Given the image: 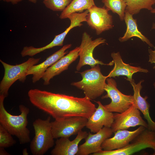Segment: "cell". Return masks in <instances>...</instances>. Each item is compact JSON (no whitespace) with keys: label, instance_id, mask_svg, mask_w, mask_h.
<instances>
[{"label":"cell","instance_id":"cell-12","mask_svg":"<svg viewBox=\"0 0 155 155\" xmlns=\"http://www.w3.org/2000/svg\"><path fill=\"white\" fill-rule=\"evenodd\" d=\"M113 133L111 127H105L95 134L89 132L85 139V142L79 146L76 155H88L101 150L102 144Z\"/></svg>","mask_w":155,"mask_h":155},{"label":"cell","instance_id":"cell-14","mask_svg":"<svg viewBox=\"0 0 155 155\" xmlns=\"http://www.w3.org/2000/svg\"><path fill=\"white\" fill-rule=\"evenodd\" d=\"M92 114L88 119L86 127L91 132L96 133L104 127H111L114 121V114L107 110L100 101Z\"/></svg>","mask_w":155,"mask_h":155},{"label":"cell","instance_id":"cell-33","mask_svg":"<svg viewBox=\"0 0 155 155\" xmlns=\"http://www.w3.org/2000/svg\"><path fill=\"white\" fill-rule=\"evenodd\" d=\"M152 0L154 2V3L155 4V0Z\"/></svg>","mask_w":155,"mask_h":155},{"label":"cell","instance_id":"cell-26","mask_svg":"<svg viewBox=\"0 0 155 155\" xmlns=\"http://www.w3.org/2000/svg\"><path fill=\"white\" fill-rule=\"evenodd\" d=\"M154 50H152L151 48H149L148 49V52L149 54V59L148 61L151 63H154L155 64V46H154ZM155 69V65L153 67Z\"/></svg>","mask_w":155,"mask_h":155},{"label":"cell","instance_id":"cell-11","mask_svg":"<svg viewBox=\"0 0 155 155\" xmlns=\"http://www.w3.org/2000/svg\"><path fill=\"white\" fill-rule=\"evenodd\" d=\"M88 10L86 22L91 28L95 30L97 34L113 28V16L104 6L99 7L95 5Z\"/></svg>","mask_w":155,"mask_h":155},{"label":"cell","instance_id":"cell-9","mask_svg":"<svg viewBox=\"0 0 155 155\" xmlns=\"http://www.w3.org/2000/svg\"><path fill=\"white\" fill-rule=\"evenodd\" d=\"M88 119L82 117H74L51 122L52 131L54 139L69 137L77 134L86 127Z\"/></svg>","mask_w":155,"mask_h":155},{"label":"cell","instance_id":"cell-20","mask_svg":"<svg viewBox=\"0 0 155 155\" xmlns=\"http://www.w3.org/2000/svg\"><path fill=\"white\" fill-rule=\"evenodd\" d=\"M133 16L125 10L124 20L127 26V29L123 36L119 38V41L123 42L133 37H136L146 43L150 47H154L150 40L138 30L137 20L134 19Z\"/></svg>","mask_w":155,"mask_h":155},{"label":"cell","instance_id":"cell-7","mask_svg":"<svg viewBox=\"0 0 155 155\" xmlns=\"http://www.w3.org/2000/svg\"><path fill=\"white\" fill-rule=\"evenodd\" d=\"M106 85L104 90L106 94L102 96V99L110 98L111 102L104 105V108L111 112L122 113L129 108L133 103V96L123 94L117 88L115 81L111 78H108Z\"/></svg>","mask_w":155,"mask_h":155},{"label":"cell","instance_id":"cell-5","mask_svg":"<svg viewBox=\"0 0 155 155\" xmlns=\"http://www.w3.org/2000/svg\"><path fill=\"white\" fill-rule=\"evenodd\" d=\"M40 59V58L30 57L25 62L15 65L7 64L0 59L4 68V74L0 83V95L7 97L9 88L17 80L24 82L28 70L38 63Z\"/></svg>","mask_w":155,"mask_h":155},{"label":"cell","instance_id":"cell-4","mask_svg":"<svg viewBox=\"0 0 155 155\" xmlns=\"http://www.w3.org/2000/svg\"><path fill=\"white\" fill-rule=\"evenodd\" d=\"M51 119L49 116L45 120L38 119L33 122L35 135L30 145L32 154L43 155L54 145Z\"/></svg>","mask_w":155,"mask_h":155},{"label":"cell","instance_id":"cell-2","mask_svg":"<svg viewBox=\"0 0 155 155\" xmlns=\"http://www.w3.org/2000/svg\"><path fill=\"white\" fill-rule=\"evenodd\" d=\"M5 98L4 96L0 95V124L12 135L16 136L20 144L30 142V131L27 127L29 109L23 105H20L19 109L20 114L18 115H12L5 108L4 101Z\"/></svg>","mask_w":155,"mask_h":155},{"label":"cell","instance_id":"cell-19","mask_svg":"<svg viewBox=\"0 0 155 155\" xmlns=\"http://www.w3.org/2000/svg\"><path fill=\"white\" fill-rule=\"evenodd\" d=\"M143 80L140 81L136 84L133 79L129 81L132 86L134 91L133 95L134 98L133 103L136 107L143 113L144 117L147 120L148 125V129L155 131V122L151 118L150 114V105L147 101L148 98L147 96L144 97H142L140 93L142 88L141 83Z\"/></svg>","mask_w":155,"mask_h":155},{"label":"cell","instance_id":"cell-17","mask_svg":"<svg viewBox=\"0 0 155 155\" xmlns=\"http://www.w3.org/2000/svg\"><path fill=\"white\" fill-rule=\"evenodd\" d=\"M71 46V44L64 45L59 50L48 57L41 63L32 66L27 73V76L32 75L33 83H35L42 77L47 69L67 53L66 51Z\"/></svg>","mask_w":155,"mask_h":155},{"label":"cell","instance_id":"cell-28","mask_svg":"<svg viewBox=\"0 0 155 155\" xmlns=\"http://www.w3.org/2000/svg\"><path fill=\"white\" fill-rule=\"evenodd\" d=\"M4 148L0 147V155H10L4 149Z\"/></svg>","mask_w":155,"mask_h":155},{"label":"cell","instance_id":"cell-29","mask_svg":"<svg viewBox=\"0 0 155 155\" xmlns=\"http://www.w3.org/2000/svg\"><path fill=\"white\" fill-rule=\"evenodd\" d=\"M150 12L152 13H155V8H153V9L150 11ZM152 29L155 30V23L153 22L152 24Z\"/></svg>","mask_w":155,"mask_h":155},{"label":"cell","instance_id":"cell-15","mask_svg":"<svg viewBox=\"0 0 155 155\" xmlns=\"http://www.w3.org/2000/svg\"><path fill=\"white\" fill-rule=\"evenodd\" d=\"M79 47H76L48 68L45 72L42 78L45 85L50 84V80L65 70L79 57Z\"/></svg>","mask_w":155,"mask_h":155},{"label":"cell","instance_id":"cell-25","mask_svg":"<svg viewBox=\"0 0 155 155\" xmlns=\"http://www.w3.org/2000/svg\"><path fill=\"white\" fill-rule=\"evenodd\" d=\"M12 135L0 124V147L8 148L16 142Z\"/></svg>","mask_w":155,"mask_h":155},{"label":"cell","instance_id":"cell-22","mask_svg":"<svg viewBox=\"0 0 155 155\" xmlns=\"http://www.w3.org/2000/svg\"><path fill=\"white\" fill-rule=\"evenodd\" d=\"M126 7L125 11L133 15L139 13L142 9L150 11L155 4L152 0H124Z\"/></svg>","mask_w":155,"mask_h":155},{"label":"cell","instance_id":"cell-18","mask_svg":"<svg viewBox=\"0 0 155 155\" xmlns=\"http://www.w3.org/2000/svg\"><path fill=\"white\" fill-rule=\"evenodd\" d=\"M111 55L115 65L113 69L107 76L108 78H115L119 76H125L127 77L126 79L130 81L133 80L132 76L134 73L138 72L145 73L148 72L147 69L140 67L131 66L129 64L124 63L119 52H113Z\"/></svg>","mask_w":155,"mask_h":155},{"label":"cell","instance_id":"cell-23","mask_svg":"<svg viewBox=\"0 0 155 155\" xmlns=\"http://www.w3.org/2000/svg\"><path fill=\"white\" fill-rule=\"evenodd\" d=\"M102 2L108 11L117 14L121 21L124 20L126 5L124 0H102Z\"/></svg>","mask_w":155,"mask_h":155},{"label":"cell","instance_id":"cell-3","mask_svg":"<svg viewBox=\"0 0 155 155\" xmlns=\"http://www.w3.org/2000/svg\"><path fill=\"white\" fill-rule=\"evenodd\" d=\"M77 72L80 73L82 79L72 82L71 85L82 90L85 96L91 100L96 98L103 94L108 77L102 73L99 64L82 72Z\"/></svg>","mask_w":155,"mask_h":155},{"label":"cell","instance_id":"cell-1","mask_svg":"<svg viewBox=\"0 0 155 155\" xmlns=\"http://www.w3.org/2000/svg\"><path fill=\"white\" fill-rule=\"evenodd\" d=\"M28 94L33 105L56 120L74 117L88 119L96 108L86 96L77 97L37 89L30 90Z\"/></svg>","mask_w":155,"mask_h":155},{"label":"cell","instance_id":"cell-13","mask_svg":"<svg viewBox=\"0 0 155 155\" xmlns=\"http://www.w3.org/2000/svg\"><path fill=\"white\" fill-rule=\"evenodd\" d=\"M146 128L145 127L141 125L132 131L119 130L115 132L113 137L107 138L103 142L101 145L102 150L111 151L124 147Z\"/></svg>","mask_w":155,"mask_h":155},{"label":"cell","instance_id":"cell-10","mask_svg":"<svg viewBox=\"0 0 155 155\" xmlns=\"http://www.w3.org/2000/svg\"><path fill=\"white\" fill-rule=\"evenodd\" d=\"M114 121L111 127L113 133L130 127L142 126L148 129V123L142 119L139 110L133 104L122 113L114 114Z\"/></svg>","mask_w":155,"mask_h":155},{"label":"cell","instance_id":"cell-30","mask_svg":"<svg viewBox=\"0 0 155 155\" xmlns=\"http://www.w3.org/2000/svg\"><path fill=\"white\" fill-rule=\"evenodd\" d=\"M22 154L23 155H28V152L27 148H24L23 150L22 151Z\"/></svg>","mask_w":155,"mask_h":155},{"label":"cell","instance_id":"cell-31","mask_svg":"<svg viewBox=\"0 0 155 155\" xmlns=\"http://www.w3.org/2000/svg\"><path fill=\"white\" fill-rule=\"evenodd\" d=\"M29 1L34 3H35L36 2V0H28Z\"/></svg>","mask_w":155,"mask_h":155},{"label":"cell","instance_id":"cell-8","mask_svg":"<svg viewBox=\"0 0 155 155\" xmlns=\"http://www.w3.org/2000/svg\"><path fill=\"white\" fill-rule=\"evenodd\" d=\"M105 39L99 37L92 40V37L86 32L82 34V40L79 47V55L80 60L76 67L77 71H80L84 65H88L93 67L96 65H106L111 66L113 64V61L108 64L94 58L93 53L94 49L97 46L106 43Z\"/></svg>","mask_w":155,"mask_h":155},{"label":"cell","instance_id":"cell-32","mask_svg":"<svg viewBox=\"0 0 155 155\" xmlns=\"http://www.w3.org/2000/svg\"><path fill=\"white\" fill-rule=\"evenodd\" d=\"M153 85H154V88H155V82H154V83Z\"/></svg>","mask_w":155,"mask_h":155},{"label":"cell","instance_id":"cell-21","mask_svg":"<svg viewBox=\"0 0 155 155\" xmlns=\"http://www.w3.org/2000/svg\"><path fill=\"white\" fill-rule=\"evenodd\" d=\"M95 5L94 0H73L61 13L59 18H67L71 14L77 12L82 13Z\"/></svg>","mask_w":155,"mask_h":155},{"label":"cell","instance_id":"cell-24","mask_svg":"<svg viewBox=\"0 0 155 155\" xmlns=\"http://www.w3.org/2000/svg\"><path fill=\"white\" fill-rule=\"evenodd\" d=\"M71 0H43V3L48 8L54 11H62Z\"/></svg>","mask_w":155,"mask_h":155},{"label":"cell","instance_id":"cell-16","mask_svg":"<svg viewBox=\"0 0 155 155\" xmlns=\"http://www.w3.org/2000/svg\"><path fill=\"white\" fill-rule=\"evenodd\" d=\"M88 133L82 130L78 132L75 138L72 141L69 137H61L55 142L54 148L51 151L52 155H76L79 149L78 144L80 141L85 139Z\"/></svg>","mask_w":155,"mask_h":155},{"label":"cell","instance_id":"cell-6","mask_svg":"<svg viewBox=\"0 0 155 155\" xmlns=\"http://www.w3.org/2000/svg\"><path fill=\"white\" fill-rule=\"evenodd\" d=\"M126 146L111 151L103 150L93 154V155H129L148 148L154 151L155 155V131L146 128Z\"/></svg>","mask_w":155,"mask_h":155},{"label":"cell","instance_id":"cell-27","mask_svg":"<svg viewBox=\"0 0 155 155\" xmlns=\"http://www.w3.org/2000/svg\"><path fill=\"white\" fill-rule=\"evenodd\" d=\"M7 2H11L13 4H16L21 2L23 0H2Z\"/></svg>","mask_w":155,"mask_h":155}]
</instances>
